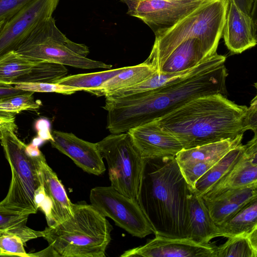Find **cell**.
<instances>
[{
  "mask_svg": "<svg viewBox=\"0 0 257 257\" xmlns=\"http://www.w3.org/2000/svg\"><path fill=\"white\" fill-rule=\"evenodd\" d=\"M226 57L217 53L190 72L155 89L128 95L105 96L106 128L111 134L130 130L158 119L196 98L225 95Z\"/></svg>",
  "mask_w": 257,
  "mask_h": 257,
  "instance_id": "6da1fadb",
  "label": "cell"
},
{
  "mask_svg": "<svg viewBox=\"0 0 257 257\" xmlns=\"http://www.w3.org/2000/svg\"><path fill=\"white\" fill-rule=\"evenodd\" d=\"M137 201L155 235L187 238L192 190L174 158H145Z\"/></svg>",
  "mask_w": 257,
  "mask_h": 257,
  "instance_id": "7a4b0ae2",
  "label": "cell"
},
{
  "mask_svg": "<svg viewBox=\"0 0 257 257\" xmlns=\"http://www.w3.org/2000/svg\"><path fill=\"white\" fill-rule=\"evenodd\" d=\"M247 108L217 93L192 100L156 121L189 149L243 134Z\"/></svg>",
  "mask_w": 257,
  "mask_h": 257,
  "instance_id": "3957f363",
  "label": "cell"
},
{
  "mask_svg": "<svg viewBox=\"0 0 257 257\" xmlns=\"http://www.w3.org/2000/svg\"><path fill=\"white\" fill-rule=\"evenodd\" d=\"M112 225L91 204H75L73 215L43 230V237L63 257H105Z\"/></svg>",
  "mask_w": 257,
  "mask_h": 257,
  "instance_id": "277c9868",
  "label": "cell"
},
{
  "mask_svg": "<svg viewBox=\"0 0 257 257\" xmlns=\"http://www.w3.org/2000/svg\"><path fill=\"white\" fill-rule=\"evenodd\" d=\"M228 2L229 0H212L200 6L171 27L155 33L152 50L144 62L155 69L176 47L193 38L199 39L212 55L217 53Z\"/></svg>",
  "mask_w": 257,
  "mask_h": 257,
  "instance_id": "5b68a950",
  "label": "cell"
},
{
  "mask_svg": "<svg viewBox=\"0 0 257 257\" xmlns=\"http://www.w3.org/2000/svg\"><path fill=\"white\" fill-rule=\"evenodd\" d=\"M16 51L31 58L78 68L112 67L110 64L88 58V47L67 38L57 27L52 16L40 23Z\"/></svg>",
  "mask_w": 257,
  "mask_h": 257,
  "instance_id": "8992f818",
  "label": "cell"
},
{
  "mask_svg": "<svg viewBox=\"0 0 257 257\" xmlns=\"http://www.w3.org/2000/svg\"><path fill=\"white\" fill-rule=\"evenodd\" d=\"M1 132V144L11 167L12 179L8 194L0 202V206L20 212L35 214L38 209L34 195L41 185L38 158H33L27 154L26 145L14 132L7 128Z\"/></svg>",
  "mask_w": 257,
  "mask_h": 257,
  "instance_id": "52a82bcc",
  "label": "cell"
},
{
  "mask_svg": "<svg viewBox=\"0 0 257 257\" xmlns=\"http://www.w3.org/2000/svg\"><path fill=\"white\" fill-rule=\"evenodd\" d=\"M107 164L111 185L124 196L137 200L144 159L126 132L111 134L96 143Z\"/></svg>",
  "mask_w": 257,
  "mask_h": 257,
  "instance_id": "ba28073f",
  "label": "cell"
},
{
  "mask_svg": "<svg viewBox=\"0 0 257 257\" xmlns=\"http://www.w3.org/2000/svg\"><path fill=\"white\" fill-rule=\"evenodd\" d=\"M89 199L97 210L132 236L144 238L154 233L138 201L124 196L111 186L92 188Z\"/></svg>",
  "mask_w": 257,
  "mask_h": 257,
  "instance_id": "9c48e42d",
  "label": "cell"
},
{
  "mask_svg": "<svg viewBox=\"0 0 257 257\" xmlns=\"http://www.w3.org/2000/svg\"><path fill=\"white\" fill-rule=\"evenodd\" d=\"M212 0H120L126 14L147 24L155 33L169 28L200 6Z\"/></svg>",
  "mask_w": 257,
  "mask_h": 257,
  "instance_id": "30bf717a",
  "label": "cell"
},
{
  "mask_svg": "<svg viewBox=\"0 0 257 257\" xmlns=\"http://www.w3.org/2000/svg\"><path fill=\"white\" fill-rule=\"evenodd\" d=\"M59 0H33L8 20L0 31V57L16 51L36 27L52 16Z\"/></svg>",
  "mask_w": 257,
  "mask_h": 257,
  "instance_id": "8fae6325",
  "label": "cell"
},
{
  "mask_svg": "<svg viewBox=\"0 0 257 257\" xmlns=\"http://www.w3.org/2000/svg\"><path fill=\"white\" fill-rule=\"evenodd\" d=\"M243 134L235 138L182 149L176 160L187 183L193 190L196 182L230 150L241 143Z\"/></svg>",
  "mask_w": 257,
  "mask_h": 257,
  "instance_id": "7c38bea8",
  "label": "cell"
},
{
  "mask_svg": "<svg viewBox=\"0 0 257 257\" xmlns=\"http://www.w3.org/2000/svg\"><path fill=\"white\" fill-rule=\"evenodd\" d=\"M216 246L210 243L199 244L188 238L155 235L145 245L127 250L120 256L215 257Z\"/></svg>",
  "mask_w": 257,
  "mask_h": 257,
  "instance_id": "4fadbf2b",
  "label": "cell"
},
{
  "mask_svg": "<svg viewBox=\"0 0 257 257\" xmlns=\"http://www.w3.org/2000/svg\"><path fill=\"white\" fill-rule=\"evenodd\" d=\"M142 158H174L183 149L174 136L164 131L156 120L127 132Z\"/></svg>",
  "mask_w": 257,
  "mask_h": 257,
  "instance_id": "5bb4252c",
  "label": "cell"
},
{
  "mask_svg": "<svg viewBox=\"0 0 257 257\" xmlns=\"http://www.w3.org/2000/svg\"><path fill=\"white\" fill-rule=\"evenodd\" d=\"M51 146L70 158L84 172L99 176L106 168L96 143L79 138L72 133L54 130Z\"/></svg>",
  "mask_w": 257,
  "mask_h": 257,
  "instance_id": "9a60e30c",
  "label": "cell"
},
{
  "mask_svg": "<svg viewBox=\"0 0 257 257\" xmlns=\"http://www.w3.org/2000/svg\"><path fill=\"white\" fill-rule=\"evenodd\" d=\"M254 10L251 15H246L229 0L222 37L231 53L240 54L256 45Z\"/></svg>",
  "mask_w": 257,
  "mask_h": 257,
  "instance_id": "2e32d148",
  "label": "cell"
},
{
  "mask_svg": "<svg viewBox=\"0 0 257 257\" xmlns=\"http://www.w3.org/2000/svg\"><path fill=\"white\" fill-rule=\"evenodd\" d=\"M257 183V137L245 145L243 154L235 165L201 197H212L224 191Z\"/></svg>",
  "mask_w": 257,
  "mask_h": 257,
  "instance_id": "e0dca14e",
  "label": "cell"
},
{
  "mask_svg": "<svg viewBox=\"0 0 257 257\" xmlns=\"http://www.w3.org/2000/svg\"><path fill=\"white\" fill-rule=\"evenodd\" d=\"M256 198L257 183L229 189L203 200L212 220L218 225Z\"/></svg>",
  "mask_w": 257,
  "mask_h": 257,
  "instance_id": "ac0fdd59",
  "label": "cell"
},
{
  "mask_svg": "<svg viewBox=\"0 0 257 257\" xmlns=\"http://www.w3.org/2000/svg\"><path fill=\"white\" fill-rule=\"evenodd\" d=\"M37 161L41 184L52 202V214L56 225L73 215L74 204L56 174L47 163L44 155L38 158Z\"/></svg>",
  "mask_w": 257,
  "mask_h": 257,
  "instance_id": "d6986e66",
  "label": "cell"
},
{
  "mask_svg": "<svg viewBox=\"0 0 257 257\" xmlns=\"http://www.w3.org/2000/svg\"><path fill=\"white\" fill-rule=\"evenodd\" d=\"M212 55L199 39H190L176 47L155 69L158 73L182 72L195 67Z\"/></svg>",
  "mask_w": 257,
  "mask_h": 257,
  "instance_id": "ffe728a7",
  "label": "cell"
},
{
  "mask_svg": "<svg viewBox=\"0 0 257 257\" xmlns=\"http://www.w3.org/2000/svg\"><path fill=\"white\" fill-rule=\"evenodd\" d=\"M189 228L187 238L199 244H208L220 236L202 197L192 190L189 197Z\"/></svg>",
  "mask_w": 257,
  "mask_h": 257,
  "instance_id": "44dd1931",
  "label": "cell"
},
{
  "mask_svg": "<svg viewBox=\"0 0 257 257\" xmlns=\"http://www.w3.org/2000/svg\"><path fill=\"white\" fill-rule=\"evenodd\" d=\"M217 226L220 236L227 238L246 234L257 227V198Z\"/></svg>",
  "mask_w": 257,
  "mask_h": 257,
  "instance_id": "7402d4cb",
  "label": "cell"
},
{
  "mask_svg": "<svg viewBox=\"0 0 257 257\" xmlns=\"http://www.w3.org/2000/svg\"><path fill=\"white\" fill-rule=\"evenodd\" d=\"M244 150L241 143L230 150L196 182L193 191L201 197L235 165Z\"/></svg>",
  "mask_w": 257,
  "mask_h": 257,
  "instance_id": "603a6c76",
  "label": "cell"
},
{
  "mask_svg": "<svg viewBox=\"0 0 257 257\" xmlns=\"http://www.w3.org/2000/svg\"><path fill=\"white\" fill-rule=\"evenodd\" d=\"M155 72L156 70L153 67L144 62L135 66H126L122 71L101 85L97 96H105L116 90L138 84L150 78Z\"/></svg>",
  "mask_w": 257,
  "mask_h": 257,
  "instance_id": "cb8c5ba5",
  "label": "cell"
},
{
  "mask_svg": "<svg viewBox=\"0 0 257 257\" xmlns=\"http://www.w3.org/2000/svg\"><path fill=\"white\" fill-rule=\"evenodd\" d=\"M26 57L16 51L0 57V86H9L24 75L29 73L39 61Z\"/></svg>",
  "mask_w": 257,
  "mask_h": 257,
  "instance_id": "d4e9b609",
  "label": "cell"
},
{
  "mask_svg": "<svg viewBox=\"0 0 257 257\" xmlns=\"http://www.w3.org/2000/svg\"><path fill=\"white\" fill-rule=\"evenodd\" d=\"M29 215L0 206V235L15 234L21 237L24 243L34 238L43 237V231H36L26 225Z\"/></svg>",
  "mask_w": 257,
  "mask_h": 257,
  "instance_id": "484cf974",
  "label": "cell"
},
{
  "mask_svg": "<svg viewBox=\"0 0 257 257\" xmlns=\"http://www.w3.org/2000/svg\"><path fill=\"white\" fill-rule=\"evenodd\" d=\"M125 67L100 72L66 76L56 83L79 88L96 95L99 88L107 80L122 71Z\"/></svg>",
  "mask_w": 257,
  "mask_h": 257,
  "instance_id": "4316f807",
  "label": "cell"
},
{
  "mask_svg": "<svg viewBox=\"0 0 257 257\" xmlns=\"http://www.w3.org/2000/svg\"><path fill=\"white\" fill-rule=\"evenodd\" d=\"M67 73V69L63 65L39 60L29 73L17 79L13 85L21 83H56Z\"/></svg>",
  "mask_w": 257,
  "mask_h": 257,
  "instance_id": "83f0119b",
  "label": "cell"
},
{
  "mask_svg": "<svg viewBox=\"0 0 257 257\" xmlns=\"http://www.w3.org/2000/svg\"><path fill=\"white\" fill-rule=\"evenodd\" d=\"M193 68L182 72L173 73H158L156 72L150 78L141 83L116 90L107 94L105 96L119 97L155 89L187 74Z\"/></svg>",
  "mask_w": 257,
  "mask_h": 257,
  "instance_id": "f1b7e54d",
  "label": "cell"
},
{
  "mask_svg": "<svg viewBox=\"0 0 257 257\" xmlns=\"http://www.w3.org/2000/svg\"><path fill=\"white\" fill-rule=\"evenodd\" d=\"M257 251L251 245L246 234L228 238L223 244L216 246L215 257H256Z\"/></svg>",
  "mask_w": 257,
  "mask_h": 257,
  "instance_id": "f546056e",
  "label": "cell"
},
{
  "mask_svg": "<svg viewBox=\"0 0 257 257\" xmlns=\"http://www.w3.org/2000/svg\"><path fill=\"white\" fill-rule=\"evenodd\" d=\"M34 92L12 97L0 102V112L13 113L24 110H35L40 107L41 102L34 100Z\"/></svg>",
  "mask_w": 257,
  "mask_h": 257,
  "instance_id": "4dcf8cb0",
  "label": "cell"
},
{
  "mask_svg": "<svg viewBox=\"0 0 257 257\" xmlns=\"http://www.w3.org/2000/svg\"><path fill=\"white\" fill-rule=\"evenodd\" d=\"M15 87L23 90L37 92H55L70 95L77 91H83L79 88L58 83H21L15 85Z\"/></svg>",
  "mask_w": 257,
  "mask_h": 257,
  "instance_id": "1f68e13d",
  "label": "cell"
},
{
  "mask_svg": "<svg viewBox=\"0 0 257 257\" xmlns=\"http://www.w3.org/2000/svg\"><path fill=\"white\" fill-rule=\"evenodd\" d=\"M24 242L21 237L13 234L0 235V256L31 257L24 248Z\"/></svg>",
  "mask_w": 257,
  "mask_h": 257,
  "instance_id": "d6a6232c",
  "label": "cell"
},
{
  "mask_svg": "<svg viewBox=\"0 0 257 257\" xmlns=\"http://www.w3.org/2000/svg\"><path fill=\"white\" fill-rule=\"evenodd\" d=\"M33 0H0V20L8 21Z\"/></svg>",
  "mask_w": 257,
  "mask_h": 257,
  "instance_id": "836d02e7",
  "label": "cell"
},
{
  "mask_svg": "<svg viewBox=\"0 0 257 257\" xmlns=\"http://www.w3.org/2000/svg\"><path fill=\"white\" fill-rule=\"evenodd\" d=\"M243 126L245 131L250 130L257 134V96L251 101L250 106L247 108L244 119Z\"/></svg>",
  "mask_w": 257,
  "mask_h": 257,
  "instance_id": "e575fe53",
  "label": "cell"
},
{
  "mask_svg": "<svg viewBox=\"0 0 257 257\" xmlns=\"http://www.w3.org/2000/svg\"><path fill=\"white\" fill-rule=\"evenodd\" d=\"M35 127L38 131V137L43 141L53 140V137L50 131V123L47 119H38L36 122Z\"/></svg>",
  "mask_w": 257,
  "mask_h": 257,
  "instance_id": "d590c367",
  "label": "cell"
},
{
  "mask_svg": "<svg viewBox=\"0 0 257 257\" xmlns=\"http://www.w3.org/2000/svg\"><path fill=\"white\" fill-rule=\"evenodd\" d=\"M7 128L15 132L17 125L15 122V117L12 113L0 112V129Z\"/></svg>",
  "mask_w": 257,
  "mask_h": 257,
  "instance_id": "8d00e7d4",
  "label": "cell"
},
{
  "mask_svg": "<svg viewBox=\"0 0 257 257\" xmlns=\"http://www.w3.org/2000/svg\"><path fill=\"white\" fill-rule=\"evenodd\" d=\"M28 91L18 89L15 86H0V102L13 96L23 94Z\"/></svg>",
  "mask_w": 257,
  "mask_h": 257,
  "instance_id": "74e56055",
  "label": "cell"
},
{
  "mask_svg": "<svg viewBox=\"0 0 257 257\" xmlns=\"http://www.w3.org/2000/svg\"><path fill=\"white\" fill-rule=\"evenodd\" d=\"M237 7L243 13L251 15L256 7V0H232Z\"/></svg>",
  "mask_w": 257,
  "mask_h": 257,
  "instance_id": "f35d334b",
  "label": "cell"
},
{
  "mask_svg": "<svg viewBox=\"0 0 257 257\" xmlns=\"http://www.w3.org/2000/svg\"><path fill=\"white\" fill-rule=\"evenodd\" d=\"M27 154L33 158H37L43 155V153L39 150L38 146L31 143L26 146Z\"/></svg>",
  "mask_w": 257,
  "mask_h": 257,
  "instance_id": "ab89813d",
  "label": "cell"
},
{
  "mask_svg": "<svg viewBox=\"0 0 257 257\" xmlns=\"http://www.w3.org/2000/svg\"><path fill=\"white\" fill-rule=\"evenodd\" d=\"M31 256H60L53 247L49 245L46 249L37 253L30 254Z\"/></svg>",
  "mask_w": 257,
  "mask_h": 257,
  "instance_id": "60d3db41",
  "label": "cell"
},
{
  "mask_svg": "<svg viewBox=\"0 0 257 257\" xmlns=\"http://www.w3.org/2000/svg\"><path fill=\"white\" fill-rule=\"evenodd\" d=\"M246 235L251 245L254 249L257 251V227L254 228Z\"/></svg>",
  "mask_w": 257,
  "mask_h": 257,
  "instance_id": "b9f144b4",
  "label": "cell"
},
{
  "mask_svg": "<svg viewBox=\"0 0 257 257\" xmlns=\"http://www.w3.org/2000/svg\"><path fill=\"white\" fill-rule=\"evenodd\" d=\"M43 142V141L38 137V138H35L33 139L32 143L36 146H38Z\"/></svg>",
  "mask_w": 257,
  "mask_h": 257,
  "instance_id": "7bdbcfd3",
  "label": "cell"
},
{
  "mask_svg": "<svg viewBox=\"0 0 257 257\" xmlns=\"http://www.w3.org/2000/svg\"><path fill=\"white\" fill-rule=\"evenodd\" d=\"M6 20H0V31L2 29V27L6 22Z\"/></svg>",
  "mask_w": 257,
  "mask_h": 257,
  "instance_id": "ee69618b",
  "label": "cell"
},
{
  "mask_svg": "<svg viewBox=\"0 0 257 257\" xmlns=\"http://www.w3.org/2000/svg\"><path fill=\"white\" fill-rule=\"evenodd\" d=\"M1 138H2V132H1V129H0V140H1Z\"/></svg>",
  "mask_w": 257,
  "mask_h": 257,
  "instance_id": "f6af8a7d",
  "label": "cell"
}]
</instances>
